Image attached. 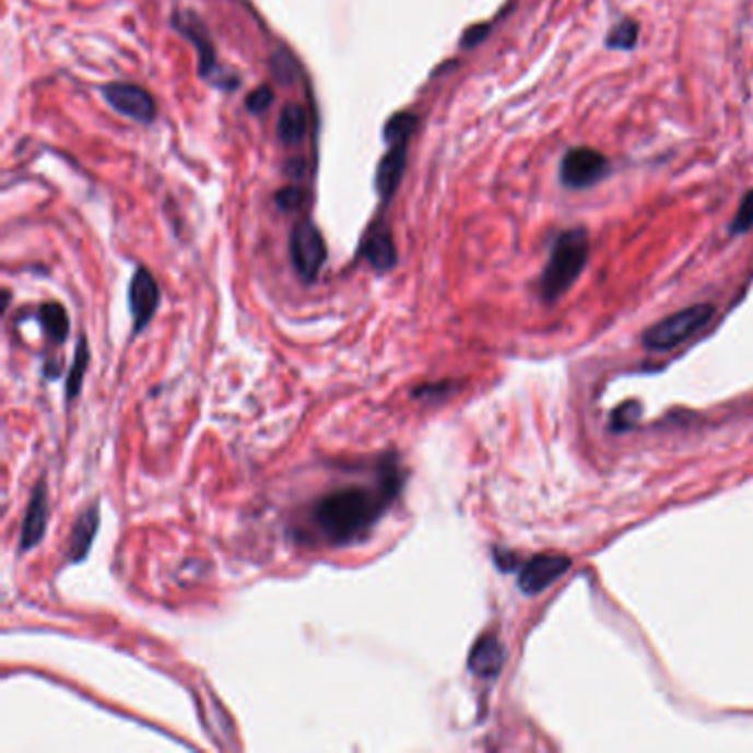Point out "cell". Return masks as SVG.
Listing matches in <instances>:
<instances>
[{
	"label": "cell",
	"mask_w": 753,
	"mask_h": 753,
	"mask_svg": "<svg viewBox=\"0 0 753 753\" xmlns=\"http://www.w3.org/2000/svg\"><path fill=\"white\" fill-rule=\"evenodd\" d=\"M402 484V469L393 458H387L374 484L343 486L318 497L307 510L301 537L326 546H348L363 540L391 508Z\"/></svg>",
	"instance_id": "1"
},
{
	"label": "cell",
	"mask_w": 753,
	"mask_h": 753,
	"mask_svg": "<svg viewBox=\"0 0 753 753\" xmlns=\"http://www.w3.org/2000/svg\"><path fill=\"white\" fill-rule=\"evenodd\" d=\"M590 257V242L584 228H573L562 233L555 244L551 259L544 268L540 292L546 301H557L562 294H566L579 274L584 272Z\"/></svg>",
	"instance_id": "2"
},
{
	"label": "cell",
	"mask_w": 753,
	"mask_h": 753,
	"mask_svg": "<svg viewBox=\"0 0 753 753\" xmlns=\"http://www.w3.org/2000/svg\"><path fill=\"white\" fill-rule=\"evenodd\" d=\"M711 316H714V305H709V303L685 307V309L655 322L650 330H645L643 345L652 352L674 350V348L683 345L685 341H690L694 334H698L711 320Z\"/></svg>",
	"instance_id": "3"
},
{
	"label": "cell",
	"mask_w": 753,
	"mask_h": 753,
	"mask_svg": "<svg viewBox=\"0 0 753 753\" xmlns=\"http://www.w3.org/2000/svg\"><path fill=\"white\" fill-rule=\"evenodd\" d=\"M290 257L298 277L307 283H311L322 266H326L328 244L309 220H303L294 226V233L290 237Z\"/></svg>",
	"instance_id": "4"
},
{
	"label": "cell",
	"mask_w": 753,
	"mask_h": 753,
	"mask_svg": "<svg viewBox=\"0 0 753 753\" xmlns=\"http://www.w3.org/2000/svg\"><path fill=\"white\" fill-rule=\"evenodd\" d=\"M608 173V160L603 153L588 149V146H577L570 149L560 166V179L566 188L581 190L590 188L597 184L603 175Z\"/></svg>",
	"instance_id": "5"
},
{
	"label": "cell",
	"mask_w": 753,
	"mask_h": 753,
	"mask_svg": "<svg viewBox=\"0 0 753 753\" xmlns=\"http://www.w3.org/2000/svg\"><path fill=\"white\" fill-rule=\"evenodd\" d=\"M104 99L111 104V109H116L118 114L136 120V122H153L155 120V99L153 95L138 86V84H127V82H114V84H106L102 89Z\"/></svg>",
	"instance_id": "6"
},
{
	"label": "cell",
	"mask_w": 753,
	"mask_h": 753,
	"mask_svg": "<svg viewBox=\"0 0 753 753\" xmlns=\"http://www.w3.org/2000/svg\"><path fill=\"white\" fill-rule=\"evenodd\" d=\"M570 568L566 555H534L519 570V590L523 595H540L551 584H555Z\"/></svg>",
	"instance_id": "7"
},
{
	"label": "cell",
	"mask_w": 753,
	"mask_h": 753,
	"mask_svg": "<svg viewBox=\"0 0 753 753\" xmlns=\"http://www.w3.org/2000/svg\"><path fill=\"white\" fill-rule=\"evenodd\" d=\"M129 307L133 316V334L146 330L160 307V287L146 268H138L129 287Z\"/></svg>",
	"instance_id": "8"
},
{
	"label": "cell",
	"mask_w": 753,
	"mask_h": 753,
	"mask_svg": "<svg viewBox=\"0 0 753 753\" xmlns=\"http://www.w3.org/2000/svg\"><path fill=\"white\" fill-rule=\"evenodd\" d=\"M47 519H49V508H47V489L45 482H40L30 499L23 528H21V551L27 553L40 544L47 530Z\"/></svg>",
	"instance_id": "9"
},
{
	"label": "cell",
	"mask_w": 753,
	"mask_h": 753,
	"mask_svg": "<svg viewBox=\"0 0 753 753\" xmlns=\"http://www.w3.org/2000/svg\"><path fill=\"white\" fill-rule=\"evenodd\" d=\"M361 255L369 261V266L378 272H387L398 261V250L391 237V231L385 224H376L369 228L361 244Z\"/></svg>",
	"instance_id": "10"
},
{
	"label": "cell",
	"mask_w": 753,
	"mask_h": 753,
	"mask_svg": "<svg viewBox=\"0 0 753 753\" xmlns=\"http://www.w3.org/2000/svg\"><path fill=\"white\" fill-rule=\"evenodd\" d=\"M504 661L506 652L499 638L493 634H484L482 638H478L469 655V670L482 679H495L502 672Z\"/></svg>",
	"instance_id": "11"
},
{
	"label": "cell",
	"mask_w": 753,
	"mask_h": 753,
	"mask_svg": "<svg viewBox=\"0 0 753 753\" xmlns=\"http://www.w3.org/2000/svg\"><path fill=\"white\" fill-rule=\"evenodd\" d=\"M175 27L197 47L201 75L203 78H210V73L214 75V67H217V60H214V47H212V43L208 38V30L203 27V23L195 14H175Z\"/></svg>",
	"instance_id": "12"
},
{
	"label": "cell",
	"mask_w": 753,
	"mask_h": 753,
	"mask_svg": "<svg viewBox=\"0 0 753 753\" xmlns=\"http://www.w3.org/2000/svg\"><path fill=\"white\" fill-rule=\"evenodd\" d=\"M97 528H99V506H91L78 517L69 534V551H67L69 564H80L86 560L91 544L97 534Z\"/></svg>",
	"instance_id": "13"
},
{
	"label": "cell",
	"mask_w": 753,
	"mask_h": 753,
	"mask_svg": "<svg viewBox=\"0 0 753 753\" xmlns=\"http://www.w3.org/2000/svg\"><path fill=\"white\" fill-rule=\"evenodd\" d=\"M407 164V144H393L376 168V190L383 201H389L400 186Z\"/></svg>",
	"instance_id": "14"
},
{
	"label": "cell",
	"mask_w": 753,
	"mask_h": 753,
	"mask_svg": "<svg viewBox=\"0 0 753 753\" xmlns=\"http://www.w3.org/2000/svg\"><path fill=\"white\" fill-rule=\"evenodd\" d=\"M305 133H307V111L301 104H287L279 116V127H277L279 140L287 146H296L303 142Z\"/></svg>",
	"instance_id": "15"
},
{
	"label": "cell",
	"mask_w": 753,
	"mask_h": 753,
	"mask_svg": "<svg viewBox=\"0 0 753 753\" xmlns=\"http://www.w3.org/2000/svg\"><path fill=\"white\" fill-rule=\"evenodd\" d=\"M38 322L56 345H62L69 339V316L60 303L40 305L38 307Z\"/></svg>",
	"instance_id": "16"
},
{
	"label": "cell",
	"mask_w": 753,
	"mask_h": 753,
	"mask_svg": "<svg viewBox=\"0 0 753 753\" xmlns=\"http://www.w3.org/2000/svg\"><path fill=\"white\" fill-rule=\"evenodd\" d=\"M636 43H638V25L632 19H623L621 23H616L605 38V47L614 51H632Z\"/></svg>",
	"instance_id": "17"
},
{
	"label": "cell",
	"mask_w": 753,
	"mask_h": 753,
	"mask_svg": "<svg viewBox=\"0 0 753 753\" xmlns=\"http://www.w3.org/2000/svg\"><path fill=\"white\" fill-rule=\"evenodd\" d=\"M415 127H417V116L407 114V111L396 114L385 127L387 144H391V146L393 144H409L411 136L415 133Z\"/></svg>",
	"instance_id": "18"
},
{
	"label": "cell",
	"mask_w": 753,
	"mask_h": 753,
	"mask_svg": "<svg viewBox=\"0 0 753 753\" xmlns=\"http://www.w3.org/2000/svg\"><path fill=\"white\" fill-rule=\"evenodd\" d=\"M86 367H89V345L84 339L78 341V348H75V356H73V365H71V372L67 376V400L71 402L80 389H82V380H84V374H86Z\"/></svg>",
	"instance_id": "19"
},
{
	"label": "cell",
	"mask_w": 753,
	"mask_h": 753,
	"mask_svg": "<svg viewBox=\"0 0 753 753\" xmlns=\"http://www.w3.org/2000/svg\"><path fill=\"white\" fill-rule=\"evenodd\" d=\"M751 228H753V190H749V192L742 197V201H740V205H738V212H736V217H733L729 231H731L733 235H744V233L751 231Z\"/></svg>",
	"instance_id": "20"
},
{
	"label": "cell",
	"mask_w": 753,
	"mask_h": 753,
	"mask_svg": "<svg viewBox=\"0 0 753 753\" xmlns=\"http://www.w3.org/2000/svg\"><path fill=\"white\" fill-rule=\"evenodd\" d=\"M274 203L283 210V212H296L305 205V190L298 186H287L277 190L274 195Z\"/></svg>",
	"instance_id": "21"
},
{
	"label": "cell",
	"mask_w": 753,
	"mask_h": 753,
	"mask_svg": "<svg viewBox=\"0 0 753 753\" xmlns=\"http://www.w3.org/2000/svg\"><path fill=\"white\" fill-rule=\"evenodd\" d=\"M640 417V404L638 402H625L612 413V428L614 432H625V428L634 426V422Z\"/></svg>",
	"instance_id": "22"
},
{
	"label": "cell",
	"mask_w": 753,
	"mask_h": 753,
	"mask_svg": "<svg viewBox=\"0 0 753 753\" xmlns=\"http://www.w3.org/2000/svg\"><path fill=\"white\" fill-rule=\"evenodd\" d=\"M272 102H274V91H272L270 86H257V89L248 95L246 106H248V111H250V114H263V111L270 109Z\"/></svg>",
	"instance_id": "23"
},
{
	"label": "cell",
	"mask_w": 753,
	"mask_h": 753,
	"mask_svg": "<svg viewBox=\"0 0 753 753\" xmlns=\"http://www.w3.org/2000/svg\"><path fill=\"white\" fill-rule=\"evenodd\" d=\"M486 32H489V27H486V25H482V27H471V30L464 34L462 45H464V47H473V45H478Z\"/></svg>",
	"instance_id": "24"
}]
</instances>
